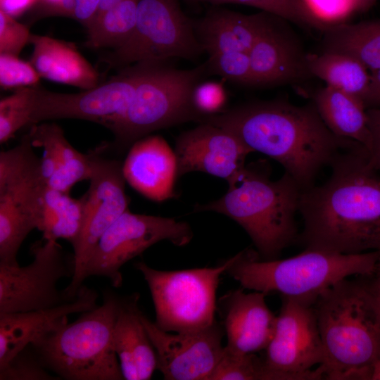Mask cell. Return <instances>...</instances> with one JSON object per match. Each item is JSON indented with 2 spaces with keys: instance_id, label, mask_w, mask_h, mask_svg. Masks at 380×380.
<instances>
[{
  "instance_id": "obj_1",
  "label": "cell",
  "mask_w": 380,
  "mask_h": 380,
  "mask_svg": "<svg viewBox=\"0 0 380 380\" xmlns=\"http://www.w3.org/2000/svg\"><path fill=\"white\" fill-rule=\"evenodd\" d=\"M321 185L302 191L298 213L305 249L340 254L380 250V175L361 144L341 151Z\"/></svg>"
},
{
  "instance_id": "obj_2",
  "label": "cell",
  "mask_w": 380,
  "mask_h": 380,
  "mask_svg": "<svg viewBox=\"0 0 380 380\" xmlns=\"http://www.w3.org/2000/svg\"><path fill=\"white\" fill-rule=\"evenodd\" d=\"M219 127L279 163L302 191L315 184L320 170L342 150L358 142L334 134L310 102L255 101L205 115L200 123Z\"/></svg>"
},
{
  "instance_id": "obj_3",
  "label": "cell",
  "mask_w": 380,
  "mask_h": 380,
  "mask_svg": "<svg viewBox=\"0 0 380 380\" xmlns=\"http://www.w3.org/2000/svg\"><path fill=\"white\" fill-rule=\"evenodd\" d=\"M371 277L343 279L313 305L324 352L323 379L371 380L380 354V296Z\"/></svg>"
},
{
  "instance_id": "obj_4",
  "label": "cell",
  "mask_w": 380,
  "mask_h": 380,
  "mask_svg": "<svg viewBox=\"0 0 380 380\" xmlns=\"http://www.w3.org/2000/svg\"><path fill=\"white\" fill-rule=\"evenodd\" d=\"M270 169L265 160L245 165L227 182V191L222 197L194 208V212H215L237 222L262 260L278 258L284 248L297 241L295 218L302 192L285 172L272 180Z\"/></svg>"
},
{
  "instance_id": "obj_5",
  "label": "cell",
  "mask_w": 380,
  "mask_h": 380,
  "mask_svg": "<svg viewBox=\"0 0 380 380\" xmlns=\"http://www.w3.org/2000/svg\"><path fill=\"white\" fill-rule=\"evenodd\" d=\"M379 255V251L340 254L305 249L291 258L262 260L256 251L245 250L237 253L226 273L244 289L279 293L313 305L335 283L350 276L374 274Z\"/></svg>"
},
{
  "instance_id": "obj_6",
  "label": "cell",
  "mask_w": 380,
  "mask_h": 380,
  "mask_svg": "<svg viewBox=\"0 0 380 380\" xmlns=\"http://www.w3.org/2000/svg\"><path fill=\"white\" fill-rule=\"evenodd\" d=\"M101 305L30 344L51 372L66 380H124L113 345L122 298L110 290Z\"/></svg>"
},
{
  "instance_id": "obj_7",
  "label": "cell",
  "mask_w": 380,
  "mask_h": 380,
  "mask_svg": "<svg viewBox=\"0 0 380 380\" xmlns=\"http://www.w3.org/2000/svg\"><path fill=\"white\" fill-rule=\"evenodd\" d=\"M208 72L207 63L179 70L149 63L123 118L113 132V151L122 153L148 134L203 116L195 108L194 89Z\"/></svg>"
},
{
  "instance_id": "obj_8",
  "label": "cell",
  "mask_w": 380,
  "mask_h": 380,
  "mask_svg": "<svg viewBox=\"0 0 380 380\" xmlns=\"http://www.w3.org/2000/svg\"><path fill=\"white\" fill-rule=\"evenodd\" d=\"M237 256L218 266L181 270H159L139 262L135 267L148 284L158 327L167 332L197 331L215 322L216 292L221 275Z\"/></svg>"
},
{
  "instance_id": "obj_9",
  "label": "cell",
  "mask_w": 380,
  "mask_h": 380,
  "mask_svg": "<svg viewBox=\"0 0 380 380\" xmlns=\"http://www.w3.org/2000/svg\"><path fill=\"white\" fill-rule=\"evenodd\" d=\"M203 52L194 24L178 0H139L132 34L107 61L112 66L166 63L174 58L195 60Z\"/></svg>"
},
{
  "instance_id": "obj_10",
  "label": "cell",
  "mask_w": 380,
  "mask_h": 380,
  "mask_svg": "<svg viewBox=\"0 0 380 380\" xmlns=\"http://www.w3.org/2000/svg\"><path fill=\"white\" fill-rule=\"evenodd\" d=\"M103 154V145L88 153L91 175L89 187L81 196L83 225L79 239L72 247L75 272L70 284L63 290L70 300L77 297L83 286L84 270L98 241L129 209L122 162Z\"/></svg>"
},
{
  "instance_id": "obj_11",
  "label": "cell",
  "mask_w": 380,
  "mask_h": 380,
  "mask_svg": "<svg viewBox=\"0 0 380 380\" xmlns=\"http://www.w3.org/2000/svg\"><path fill=\"white\" fill-rule=\"evenodd\" d=\"M193 237L190 225L173 218L135 214L129 209L103 234L87 263L84 278H107L113 287L122 284L121 267L152 245L164 240L177 246Z\"/></svg>"
},
{
  "instance_id": "obj_12",
  "label": "cell",
  "mask_w": 380,
  "mask_h": 380,
  "mask_svg": "<svg viewBox=\"0 0 380 380\" xmlns=\"http://www.w3.org/2000/svg\"><path fill=\"white\" fill-rule=\"evenodd\" d=\"M33 260L29 265H0V314L53 308L70 301L58 281L72 277L73 254L68 257L55 241L42 240L30 248Z\"/></svg>"
},
{
  "instance_id": "obj_13",
  "label": "cell",
  "mask_w": 380,
  "mask_h": 380,
  "mask_svg": "<svg viewBox=\"0 0 380 380\" xmlns=\"http://www.w3.org/2000/svg\"><path fill=\"white\" fill-rule=\"evenodd\" d=\"M148 63H137L110 80L79 93H58L35 87L30 125L55 119L91 121L112 132L123 118Z\"/></svg>"
},
{
  "instance_id": "obj_14",
  "label": "cell",
  "mask_w": 380,
  "mask_h": 380,
  "mask_svg": "<svg viewBox=\"0 0 380 380\" xmlns=\"http://www.w3.org/2000/svg\"><path fill=\"white\" fill-rule=\"evenodd\" d=\"M266 366L279 380L322 379L316 365L324 352L313 305L281 296L274 335L266 348Z\"/></svg>"
},
{
  "instance_id": "obj_15",
  "label": "cell",
  "mask_w": 380,
  "mask_h": 380,
  "mask_svg": "<svg viewBox=\"0 0 380 380\" xmlns=\"http://www.w3.org/2000/svg\"><path fill=\"white\" fill-rule=\"evenodd\" d=\"M141 319L164 379L210 380L224 346V334L217 322L203 329L172 334L158 327L142 312Z\"/></svg>"
},
{
  "instance_id": "obj_16",
  "label": "cell",
  "mask_w": 380,
  "mask_h": 380,
  "mask_svg": "<svg viewBox=\"0 0 380 380\" xmlns=\"http://www.w3.org/2000/svg\"><path fill=\"white\" fill-rule=\"evenodd\" d=\"M251 153L230 132L210 123H201L176 140L177 179L186 173L202 172L229 182L244 167Z\"/></svg>"
},
{
  "instance_id": "obj_17",
  "label": "cell",
  "mask_w": 380,
  "mask_h": 380,
  "mask_svg": "<svg viewBox=\"0 0 380 380\" xmlns=\"http://www.w3.org/2000/svg\"><path fill=\"white\" fill-rule=\"evenodd\" d=\"M243 288L232 290L220 298V306L229 350L238 353H255L265 350L276 327L277 316L265 302L266 294Z\"/></svg>"
},
{
  "instance_id": "obj_18",
  "label": "cell",
  "mask_w": 380,
  "mask_h": 380,
  "mask_svg": "<svg viewBox=\"0 0 380 380\" xmlns=\"http://www.w3.org/2000/svg\"><path fill=\"white\" fill-rule=\"evenodd\" d=\"M99 294L82 286L77 297L53 308L0 314V368L18 353L68 322V316L96 308Z\"/></svg>"
},
{
  "instance_id": "obj_19",
  "label": "cell",
  "mask_w": 380,
  "mask_h": 380,
  "mask_svg": "<svg viewBox=\"0 0 380 380\" xmlns=\"http://www.w3.org/2000/svg\"><path fill=\"white\" fill-rule=\"evenodd\" d=\"M274 15L248 52L253 85H278L311 77L307 54Z\"/></svg>"
},
{
  "instance_id": "obj_20",
  "label": "cell",
  "mask_w": 380,
  "mask_h": 380,
  "mask_svg": "<svg viewBox=\"0 0 380 380\" xmlns=\"http://www.w3.org/2000/svg\"><path fill=\"white\" fill-rule=\"evenodd\" d=\"M122 171L126 182L147 198L162 202L175 196L177 159L163 137L147 135L130 147Z\"/></svg>"
},
{
  "instance_id": "obj_21",
  "label": "cell",
  "mask_w": 380,
  "mask_h": 380,
  "mask_svg": "<svg viewBox=\"0 0 380 380\" xmlns=\"http://www.w3.org/2000/svg\"><path fill=\"white\" fill-rule=\"evenodd\" d=\"M33 147L27 134L14 148L0 152V200L29 212L38 225L48 186L42 175L41 158Z\"/></svg>"
},
{
  "instance_id": "obj_22",
  "label": "cell",
  "mask_w": 380,
  "mask_h": 380,
  "mask_svg": "<svg viewBox=\"0 0 380 380\" xmlns=\"http://www.w3.org/2000/svg\"><path fill=\"white\" fill-rule=\"evenodd\" d=\"M139 294L122 298L113 331V345L125 380H148L157 355L141 321Z\"/></svg>"
},
{
  "instance_id": "obj_23",
  "label": "cell",
  "mask_w": 380,
  "mask_h": 380,
  "mask_svg": "<svg viewBox=\"0 0 380 380\" xmlns=\"http://www.w3.org/2000/svg\"><path fill=\"white\" fill-rule=\"evenodd\" d=\"M28 134L34 147L43 148L41 166L48 187L70 194L75 184L89 180L91 170L88 153L76 150L56 123L32 125Z\"/></svg>"
},
{
  "instance_id": "obj_24",
  "label": "cell",
  "mask_w": 380,
  "mask_h": 380,
  "mask_svg": "<svg viewBox=\"0 0 380 380\" xmlns=\"http://www.w3.org/2000/svg\"><path fill=\"white\" fill-rule=\"evenodd\" d=\"M274 15L265 11L244 14L213 8L196 25L197 37L208 56L217 52L250 51Z\"/></svg>"
},
{
  "instance_id": "obj_25",
  "label": "cell",
  "mask_w": 380,
  "mask_h": 380,
  "mask_svg": "<svg viewBox=\"0 0 380 380\" xmlns=\"http://www.w3.org/2000/svg\"><path fill=\"white\" fill-rule=\"evenodd\" d=\"M30 63L41 77L87 90L99 85V74L72 43L31 34Z\"/></svg>"
},
{
  "instance_id": "obj_26",
  "label": "cell",
  "mask_w": 380,
  "mask_h": 380,
  "mask_svg": "<svg viewBox=\"0 0 380 380\" xmlns=\"http://www.w3.org/2000/svg\"><path fill=\"white\" fill-rule=\"evenodd\" d=\"M312 101L324 124L334 134L354 140L369 150L371 137L367 108L360 99L326 85L314 93Z\"/></svg>"
},
{
  "instance_id": "obj_27",
  "label": "cell",
  "mask_w": 380,
  "mask_h": 380,
  "mask_svg": "<svg viewBox=\"0 0 380 380\" xmlns=\"http://www.w3.org/2000/svg\"><path fill=\"white\" fill-rule=\"evenodd\" d=\"M322 32L324 51L350 56L372 72L380 69V19L329 23Z\"/></svg>"
},
{
  "instance_id": "obj_28",
  "label": "cell",
  "mask_w": 380,
  "mask_h": 380,
  "mask_svg": "<svg viewBox=\"0 0 380 380\" xmlns=\"http://www.w3.org/2000/svg\"><path fill=\"white\" fill-rule=\"evenodd\" d=\"M83 225V202L64 193L47 187L44 194L37 229L42 239L57 241L65 239L73 247L77 242Z\"/></svg>"
},
{
  "instance_id": "obj_29",
  "label": "cell",
  "mask_w": 380,
  "mask_h": 380,
  "mask_svg": "<svg viewBox=\"0 0 380 380\" xmlns=\"http://www.w3.org/2000/svg\"><path fill=\"white\" fill-rule=\"evenodd\" d=\"M307 65L310 75L325 82L327 86L362 101L371 75L365 65L356 58L341 53L324 51L319 54H307Z\"/></svg>"
},
{
  "instance_id": "obj_30",
  "label": "cell",
  "mask_w": 380,
  "mask_h": 380,
  "mask_svg": "<svg viewBox=\"0 0 380 380\" xmlns=\"http://www.w3.org/2000/svg\"><path fill=\"white\" fill-rule=\"evenodd\" d=\"M139 0H123L87 27V45L92 49L120 47L132 34Z\"/></svg>"
},
{
  "instance_id": "obj_31",
  "label": "cell",
  "mask_w": 380,
  "mask_h": 380,
  "mask_svg": "<svg viewBox=\"0 0 380 380\" xmlns=\"http://www.w3.org/2000/svg\"><path fill=\"white\" fill-rule=\"evenodd\" d=\"M210 380H279L255 353H238L224 346Z\"/></svg>"
},
{
  "instance_id": "obj_32",
  "label": "cell",
  "mask_w": 380,
  "mask_h": 380,
  "mask_svg": "<svg viewBox=\"0 0 380 380\" xmlns=\"http://www.w3.org/2000/svg\"><path fill=\"white\" fill-rule=\"evenodd\" d=\"M36 87V86H35ZM35 87L20 88L0 101V143L13 138L23 127L30 125Z\"/></svg>"
},
{
  "instance_id": "obj_33",
  "label": "cell",
  "mask_w": 380,
  "mask_h": 380,
  "mask_svg": "<svg viewBox=\"0 0 380 380\" xmlns=\"http://www.w3.org/2000/svg\"><path fill=\"white\" fill-rule=\"evenodd\" d=\"M47 369L30 345L0 368V380H57Z\"/></svg>"
},
{
  "instance_id": "obj_34",
  "label": "cell",
  "mask_w": 380,
  "mask_h": 380,
  "mask_svg": "<svg viewBox=\"0 0 380 380\" xmlns=\"http://www.w3.org/2000/svg\"><path fill=\"white\" fill-rule=\"evenodd\" d=\"M208 72L218 75L236 83L253 85L248 53L217 52L209 55L206 62Z\"/></svg>"
},
{
  "instance_id": "obj_35",
  "label": "cell",
  "mask_w": 380,
  "mask_h": 380,
  "mask_svg": "<svg viewBox=\"0 0 380 380\" xmlns=\"http://www.w3.org/2000/svg\"><path fill=\"white\" fill-rule=\"evenodd\" d=\"M40 77L30 62L16 56L0 53V85L2 89L35 87Z\"/></svg>"
},
{
  "instance_id": "obj_36",
  "label": "cell",
  "mask_w": 380,
  "mask_h": 380,
  "mask_svg": "<svg viewBox=\"0 0 380 380\" xmlns=\"http://www.w3.org/2000/svg\"><path fill=\"white\" fill-rule=\"evenodd\" d=\"M31 34L26 25L0 10V53L18 56Z\"/></svg>"
},
{
  "instance_id": "obj_37",
  "label": "cell",
  "mask_w": 380,
  "mask_h": 380,
  "mask_svg": "<svg viewBox=\"0 0 380 380\" xmlns=\"http://www.w3.org/2000/svg\"><path fill=\"white\" fill-rule=\"evenodd\" d=\"M193 103L203 115L222 112L226 101V94L221 83L206 82L199 83L194 90Z\"/></svg>"
},
{
  "instance_id": "obj_38",
  "label": "cell",
  "mask_w": 380,
  "mask_h": 380,
  "mask_svg": "<svg viewBox=\"0 0 380 380\" xmlns=\"http://www.w3.org/2000/svg\"><path fill=\"white\" fill-rule=\"evenodd\" d=\"M366 114L371 137L368 150L369 163L374 169L380 172V107L367 108Z\"/></svg>"
},
{
  "instance_id": "obj_39",
  "label": "cell",
  "mask_w": 380,
  "mask_h": 380,
  "mask_svg": "<svg viewBox=\"0 0 380 380\" xmlns=\"http://www.w3.org/2000/svg\"><path fill=\"white\" fill-rule=\"evenodd\" d=\"M101 0H75L73 18L86 27L91 23Z\"/></svg>"
},
{
  "instance_id": "obj_40",
  "label": "cell",
  "mask_w": 380,
  "mask_h": 380,
  "mask_svg": "<svg viewBox=\"0 0 380 380\" xmlns=\"http://www.w3.org/2000/svg\"><path fill=\"white\" fill-rule=\"evenodd\" d=\"M362 101L367 109L380 107V69L372 72L369 84Z\"/></svg>"
},
{
  "instance_id": "obj_41",
  "label": "cell",
  "mask_w": 380,
  "mask_h": 380,
  "mask_svg": "<svg viewBox=\"0 0 380 380\" xmlns=\"http://www.w3.org/2000/svg\"><path fill=\"white\" fill-rule=\"evenodd\" d=\"M37 0H0V10L13 17L30 8Z\"/></svg>"
},
{
  "instance_id": "obj_42",
  "label": "cell",
  "mask_w": 380,
  "mask_h": 380,
  "mask_svg": "<svg viewBox=\"0 0 380 380\" xmlns=\"http://www.w3.org/2000/svg\"><path fill=\"white\" fill-rule=\"evenodd\" d=\"M376 0H351L350 8L353 11L363 13L369 10Z\"/></svg>"
},
{
  "instance_id": "obj_43",
  "label": "cell",
  "mask_w": 380,
  "mask_h": 380,
  "mask_svg": "<svg viewBox=\"0 0 380 380\" xmlns=\"http://www.w3.org/2000/svg\"><path fill=\"white\" fill-rule=\"evenodd\" d=\"M372 285L380 296V267H377L374 274L371 277Z\"/></svg>"
},
{
  "instance_id": "obj_44",
  "label": "cell",
  "mask_w": 380,
  "mask_h": 380,
  "mask_svg": "<svg viewBox=\"0 0 380 380\" xmlns=\"http://www.w3.org/2000/svg\"><path fill=\"white\" fill-rule=\"evenodd\" d=\"M371 380H380V354L374 363Z\"/></svg>"
},
{
  "instance_id": "obj_45",
  "label": "cell",
  "mask_w": 380,
  "mask_h": 380,
  "mask_svg": "<svg viewBox=\"0 0 380 380\" xmlns=\"http://www.w3.org/2000/svg\"><path fill=\"white\" fill-rule=\"evenodd\" d=\"M42 1L44 3L46 6V8L57 4L60 0H42Z\"/></svg>"
},
{
  "instance_id": "obj_46",
  "label": "cell",
  "mask_w": 380,
  "mask_h": 380,
  "mask_svg": "<svg viewBox=\"0 0 380 380\" xmlns=\"http://www.w3.org/2000/svg\"><path fill=\"white\" fill-rule=\"evenodd\" d=\"M379 260H378V265L377 267H380V250H379Z\"/></svg>"
}]
</instances>
